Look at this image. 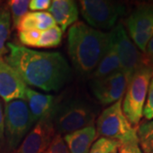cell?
Masks as SVG:
<instances>
[{
	"mask_svg": "<svg viewBox=\"0 0 153 153\" xmlns=\"http://www.w3.org/2000/svg\"><path fill=\"white\" fill-rule=\"evenodd\" d=\"M4 57L26 85L46 92L59 91L70 81L71 69L60 52H47L8 43Z\"/></svg>",
	"mask_w": 153,
	"mask_h": 153,
	"instance_id": "cell-1",
	"label": "cell"
},
{
	"mask_svg": "<svg viewBox=\"0 0 153 153\" xmlns=\"http://www.w3.org/2000/svg\"><path fill=\"white\" fill-rule=\"evenodd\" d=\"M110 42V32L104 33L76 22L67 34V49L71 64L81 76H91L105 55Z\"/></svg>",
	"mask_w": 153,
	"mask_h": 153,
	"instance_id": "cell-2",
	"label": "cell"
},
{
	"mask_svg": "<svg viewBox=\"0 0 153 153\" xmlns=\"http://www.w3.org/2000/svg\"><path fill=\"white\" fill-rule=\"evenodd\" d=\"M96 116L93 105L81 99H70L56 103L51 113L55 133L62 136L94 125Z\"/></svg>",
	"mask_w": 153,
	"mask_h": 153,
	"instance_id": "cell-3",
	"label": "cell"
},
{
	"mask_svg": "<svg viewBox=\"0 0 153 153\" xmlns=\"http://www.w3.org/2000/svg\"><path fill=\"white\" fill-rule=\"evenodd\" d=\"M153 77V67L146 62L143 64L127 83L122 109L129 123L137 128L143 117V108L146 100L149 84Z\"/></svg>",
	"mask_w": 153,
	"mask_h": 153,
	"instance_id": "cell-4",
	"label": "cell"
},
{
	"mask_svg": "<svg viewBox=\"0 0 153 153\" xmlns=\"http://www.w3.org/2000/svg\"><path fill=\"white\" fill-rule=\"evenodd\" d=\"M122 100L107 106L96 119L97 137L113 140L121 145L139 143L137 128L132 125L123 113Z\"/></svg>",
	"mask_w": 153,
	"mask_h": 153,
	"instance_id": "cell-5",
	"label": "cell"
},
{
	"mask_svg": "<svg viewBox=\"0 0 153 153\" xmlns=\"http://www.w3.org/2000/svg\"><path fill=\"white\" fill-rule=\"evenodd\" d=\"M4 140L9 151L13 152L34 125L25 99L5 103L4 110Z\"/></svg>",
	"mask_w": 153,
	"mask_h": 153,
	"instance_id": "cell-6",
	"label": "cell"
},
{
	"mask_svg": "<svg viewBox=\"0 0 153 153\" xmlns=\"http://www.w3.org/2000/svg\"><path fill=\"white\" fill-rule=\"evenodd\" d=\"M82 17L94 29H111L126 12L124 4L109 0H81Z\"/></svg>",
	"mask_w": 153,
	"mask_h": 153,
	"instance_id": "cell-7",
	"label": "cell"
},
{
	"mask_svg": "<svg viewBox=\"0 0 153 153\" xmlns=\"http://www.w3.org/2000/svg\"><path fill=\"white\" fill-rule=\"evenodd\" d=\"M110 33L118 55L121 71L124 74L128 83L134 73L146 61L144 55L132 42L122 23L117 24Z\"/></svg>",
	"mask_w": 153,
	"mask_h": 153,
	"instance_id": "cell-8",
	"label": "cell"
},
{
	"mask_svg": "<svg viewBox=\"0 0 153 153\" xmlns=\"http://www.w3.org/2000/svg\"><path fill=\"white\" fill-rule=\"evenodd\" d=\"M128 35L140 52L153 37V4L138 6L126 19Z\"/></svg>",
	"mask_w": 153,
	"mask_h": 153,
	"instance_id": "cell-9",
	"label": "cell"
},
{
	"mask_svg": "<svg viewBox=\"0 0 153 153\" xmlns=\"http://www.w3.org/2000/svg\"><path fill=\"white\" fill-rule=\"evenodd\" d=\"M56 134L51 114L37 122L11 153H44Z\"/></svg>",
	"mask_w": 153,
	"mask_h": 153,
	"instance_id": "cell-10",
	"label": "cell"
},
{
	"mask_svg": "<svg viewBox=\"0 0 153 153\" xmlns=\"http://www.w3.org/2000/svg\"><path fill=\"white\" fill-rule=\"evenodd\" d=\"M89 87L100 104L109 106L123 99L127 88V80L124 74L119 71L105 77L92 79Z\"/></svg>",
	"mask_w": 153,
	"mask_h": 153,
	"instance_id": "cell-11",
	"label": "cell"
},
{
	"mask_svg": "<svg viewBox=\"0 0 153 153\" xmlns=\"http://www.w3.org/2000/svg\"><path fill=\"white\" fill-rule=\"evenodd\" d=\"M26 89L27 85L19 75L0 57V98L5 103L25 99Z\"/></svg>",
	"mask_w": 153,
	"mask_h": 153,
	"instance_id": "cell-12",
	"label": "cell"
},
{
	"mask_svg": "<svg viewBox=\"0 0 153 153\" xmlns=\"http://www.w3.org/2000/svg\"><path fill=\"white\" fill-rule=\"evenodd\" d=\"M25 100L27 103L34 124L51 114L57 103L54 95L40 93L28 87L26 89Z\"/></svg>",
	"mask_w": 153,
	"mask_h": 153,
	"instance_id": "cell-13",
	"label": "cell"
},
{
	"mask_svg": "<svg viewBox=\"0 0 153 153\" xmlns=\"http://www.w3.org/2000/svg\"><path fill=\"white\" fill-rule=\"evenodd\" d=\"M49 13L54 18L62 33L77 22L78 8L73 0H53Z\"/></svg>",
	"mask_w": 153,
	"mask_h": 153,
	"instance_id": "cell-14",
	"label": "cell"
},
{
	"mask_svg": "<svg viewBox=\"0 0 153 153\" xmlns=\"http://www.w3.org/2000/svg\"><path fill=\"white\" fill-rule=\"evenodd\" d=\"M63 138L69 153H88L97 138L95 125L65 134Z\"/></svg>",
	"mask_w": 153,
	"mask_h": 153,
	"instance_id": "cell-15",
	"label": "cell"
},
{
	"mask_svg": "<svg viewBox=\"0 0 153 153\" xmlns=\"http://www.w3.org/2000/svg\"><path fill=\"white\" fill-rule=\"evenodd\" d=\"M121 71L120 62L118 59V55L117 53V49L115 46L114 41L112 39L111 34L110 33V42L107 49L100 60L95 70L91 74L92 79L101 78L113 74L117 71Z\"/></svg>",
	"mask_w": 153,
	"mask_h": 153,
	"instance_id": "cell-16",
	"label": "cell"
},
{
	"mask_svg": "<svg viewBox=\"0 0 153 153\" xmlns=\"http://www.w3.org/2000/svg\"><path fill=\"white\" fill-rule=\"evenodd\" d=\"M12 24L11 16L9 7L0 3V57H4L7 53V44L10 34V27Z\"/></svg>",
	"mask_w": 153,
	"mask_h": 153,
	"instance_id": "cell-17",
	"label": "cell"
},
{
	"mask_svg": "<svg viewBox=\"0 0 153 153\" xmlns=\"http://www.w3.org/2000/svg\"><path fill=\"white\" fill-rule=\"evenodd\" d=\"M139 146L144 153H153V120L144 121L137 127Z\"/></svg>",
	"mask_w": 153,
	"mask_h": 153,
	"instance_id": "cell-18",
	"label": "cell"
},
{
	"mask_svg": "<svg viewBox=\"0 0 153 153\" xmlns=\"http://www.w3.org/2000/svg\"><path fill=\"white\" fill-rule=\"evenodd\" d=\"M62 31L57 25L41 33L39 41L36 45L38 48H55L59 46L62 39Z\"/></svg>",
	"mask_w": 153,
	"mask_h": 153,
	"instance_id": "cell-19",
	"label": "cell"
},
{
	"mask_svg": "<svg viewBox=\"0 0 153 153\" xmlns=\"http://www.w3.org/2000/svg\"><path fill=\"white\" fill-rule=\"evenodd\" d=\"M29 3V0H10L7 2L14 28L18 27L22 17L28 13Z\"/></svg>",
	"mask_w": 153,
	"mask_h": 153,
	"instance_id": "cell-20",
	"label": "cell"
},
{
	"mask_svg": "<svg viewBox=\"0 0 153 153\" xmlns=\"http://www.w3.org/2000/svg\"><path fill=\"white\" fill-rule=\"evenodd\" d=\"M120 145L116 140L100 137L94 142L88 153H111L117 150Z\"/></svg>",
	"mask_w": 153,
	"mask_h": 153,
	"instance_id": "cell-21",
	"label": "cell"
},
{
	"mask_svg": "<svg viewBox=\"0 0 153 153\" xmlns=\"http://www.w3.org/2000/svg\"><path fill=\"white\" fill-rule=\"evenodd\" d=\"M41 33L38 29L33 30H27V31H18L19 40L22 44V46L26 47H36V45L39 41L41 36Z\"/></svg>",
	"mask_w": 153,
	"mask_h": 153,
	"instance_id": "cell-22",
	"label": "cell"
},
{
	"mask_svg": "<svg viewBox=\"0 0 153 153\" xmlns=\"http://www.w3.org/2000/svg\"><path fill=\"white\" fill-rule=\"evenodd\" d=\"M37 22H38V27L37 29L40 32L46 31L49 28L53 27L56 26L54 18L46 11H41V12H35Z\"/></svg>",
	"mask_w": 153,
	"mask_h": 153,
	"instance_id": "cell-23",
	"label": "cell"
},
{
	"mask_svg": "<svg viewBox=\"0 0 153 153\" xmlns=\"http://www.w3.org/2000/svg\"><path fill=\"white\" fill-rule=\"evenodd\" d=\"M44 153H69L63 136L56 134Z\"/></svg>",
	"mask_w": 153,
	"mask_h": 153,
	"instance_id": "cell-24",
	"label": "cell"
},
{
	"mask_svg": "<svg viewBox=\"0 0 153 153\" xmlns=\"http://www.w3.org/2000/svg\"><path fill=\"white\" fill-rule=\"evenodd\" d=\"M143 117L147 121L153 120V77L148 88L146 100L143 108Z\"/></svg>",
	"mask_w": 153,
	"mask_h": 153,
	"instance_id": "cell-25",
	"label": "cell"
},
{
	"mask_svg": "<svg viewBox=\"0 0 153 153\" xmlns=\"http://www.w3.org/2000/svg\"><path fill=\"white\" fill-rule=\"evenodd\" d=\"M38 27V22L35 12H28L22 17L21 22L18 25V31H27L33 30Z\"/></svg>",
	"mask_w": 153,
	"mask_h": 153,
	"instance_id": "cell-26",
	"label": "cell"
},
{
	"mask_svg": "<svg viewBox=\"0 0 153 153\" xmlns=\"http://www.w3.org/2000/svg\"><path fill=\"white\" fill-rule=\"evenodd\" d=\"M50 5V0H30L29 9L32 12H41L47 10H49Z\"/></svg>",
	"mask_w": 153,
	"mask_h": 153,
	"instance_id": "cell-27",
	"label": "cell"
},
{
	"mask_svg": "<svg viewBox=\"0 0 153 153\" xmlns=\"http://www.w3.org/2000/svg\"><path fill=\"white\" fill-rule=\"evenodd\" d=\"M117 153H144L140 149L139 143H131L120 145L117 148Z\"/></svg>",
	"mask_w": 153,
	"mask_h": 153,
	"instance_id": "cell-28",
	"label": "cell"
},
{
	"mask_svg": "<svg viewBox=\"0 0 153 153\" xmlns=\"http://www.w3.org/2000/svg\"><path fill=\"white\" fill-rule=\"evenodd\" d=\"M144 53H145L144 57H145L146 63L153 67V37L148 42Z\"/></svg>",
	"mask_w": 153,
	"mask_h": 153,
	"instance_id": "cell-29",
	"label": "cell"
},
{
	"mask_svg": "<svg viewBox=\"0 0 153 153\" xmlns=\"http://www.w3.org/2000/svg\"><path fill=\"white\" fill-rule=\"evenodd\" d=\"M4 140V110L0 101V144Z\"/></svg>",
	"mask_w": 153,
	"mask_h": 153,
	"instance_id": "cell-30",
	"label": "cell"
},
{
	"mask_svg": "<svg viewBox=\"0 0 153 153\" xmlns=\"http://www.w3.org/2000/svg\"><path fill=\"white\" fill-rule=\"evenodd\" d=\"M111 153H117V150H116V151H114L113 152H111Z\"/></svg>",
	"mask_w": 153,
	"mask_h": 153,
	"instance_id": "cell-31",
	"label": "cell"
},
{
	"mask_svg": "<svg viewBox=\"0 0 153 153\" xmlns=\"http://www.w3.org/2000/svg\"><path fill=\"white\" fill-rule=\"evenodd\" d=\"M0 3H1V2H0Z\"/></svg>",
	"mask_w": 153,
	"mask_h": 153,
	"instance_id": "cell-32",
	"label": "cell"
}]
</instances>
